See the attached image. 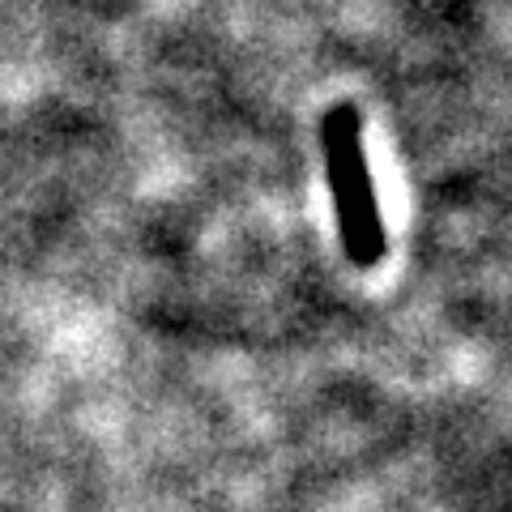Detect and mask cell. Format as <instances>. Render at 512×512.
Listing matches in <instances>:
<instances>
[{
  "mask_svg": "<svg viewBox=\"0 0 512 512\" xmlns=\"http://www.w3.org/2000/svg\"><path fill=\"white\" fill-rule=\"evenodd\" d=\"M320 150H325V180L346 261L355 269H376L389 252V239H384V218L372 188V171H367L363 124L355 107L342 103L329 111L325 128H320Z\"/></svg>",
  "mask_w": 512,
  "mask_h": 512,
  "instance_id": "1",
  "label": "cell"
}]
</instances>
